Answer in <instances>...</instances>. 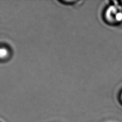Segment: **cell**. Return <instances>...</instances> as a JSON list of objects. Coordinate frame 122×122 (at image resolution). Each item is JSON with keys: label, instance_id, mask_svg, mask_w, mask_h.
I'll use <instances>...</instances> for the list:
<instances>
[{"label": "cell", "instance_id": "cell-2", "mask_svg": "<svg viewBox=\"0 0 122 122\" xmlns=\"http://www.w3.org/2000/svg\"><path fill=\"white\" fill-rule=\"evenodd\" d=\"M12 55L11 50L5 45H0V62H4L10 59Z\"/></svg>", "mask_w": 122, "mask_h": 122}, {"label": "cell", "instance_id": "cell-1", "mask_svg": "<svg viewBox=\"0 0 122 122\" xmlns=\"http://www.w3.org/2000/svg\"><path fill=\"white\" fill-rule=\"evenodd\" d=\"M104 17L107 21L113 25L122 23V5L118 2L114 1L109 4L104 12Z\"/></svg>", "mask_w": 122, "mask_h": 122}, {"label": "cell", "instance_id": "cell-3", "mask_svg": "<svg viewBox=\"0 0 122 122\" xmlns=\"http://www.w3.org/2000/svg\"><path fill=\"white\" fill-rule=\"evenodd\" d=\"M121 101H122V92L121 94Z\"/></svg>", "mask_w": 122, "mask_h": 122}]
</instances>
